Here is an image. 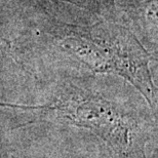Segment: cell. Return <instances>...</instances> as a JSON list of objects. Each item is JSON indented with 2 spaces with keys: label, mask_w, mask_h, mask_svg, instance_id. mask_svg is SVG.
Masks as SVG:
<instances>
[{
  "label": "cell",
  "mask_w": 158,
  "mask_h": 158,
  "mask_svg": "<svg viewBox=\"0 0 158 158\" xmlns=\"http://www.w3.org/2000/svg\"><path fill=\"white\" fill-rule=\"evenodd\" d=\"M60 46L97 74L124 78L157 108V89L150 70V55L137 36L112 20L93 25H65L59 28Z\"/></svg>",
  "instance_id": "7a4b0ae2"
},
{
  "label": "cell",
  "mask_w": 158,
  "mask_h": 158,
  "mask_svg": "<svg viewBox=\"0 0 158 158\" xmlns=\"http://www.w3.org/2000/svg\"><path fill=\"white\" fill-rule=\"evenodd\" d=\"M75 5L94 15L112 20L116 11V0H58Z\"/></svg>",
  "instance_id": "3957f363"
},
{
  "label": "cell",
  "mask_w": 158,
  "mask_h": 158,
  "mask_svg": "<svg viewBox=\"0 0 158 158\" xmlns=\"http://www.w3.org/2000/svg\"><path fill=\"white\" fill-rule=\"evenodd\" d=\"M0 106L39 113L88 131L101 139L118 158H146V132L139 119L98 91L71 82L58 85L46 103Z\"/></svg>",
  "instance_id": "6da1fadb"
}]
</instances>
